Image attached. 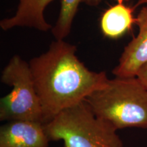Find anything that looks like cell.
<instances>
[{
    "label": "cell",
    "instance_id": "cell-6",
    "mask_svg": "<svg viewBox=\"0 0 147 147\" xmlns=\"http://www.w3.org/2000/svg\"><path fill=\"white\" fill-rule=\"evenodd\" d=\"M50 142L42 123L11 121L0 127V147H49Z\"/></svg>",
    "mask_w": 147,
    "mask_h": 147
},
{
    "label": "cell",
    "instance_id": "cell-9",
    "mask_svg": "<svg viewBox=\"0 0 147 147\" xmlns=\"http://www.w3.org/2000/svg\"><path fill=\"white\" fill-rule=\"evenodd\" d=\"M102 0H61L60 12L55 25L51 31L55 39L64 40L70 33L71 26L79 5L81 3L95 7L100 4Z\"/></svg>",
    "mask_w": 147,
    "mask_h": 147
},
{
    "label": "cell",
    "instance_id": "cell-1",
    "mask_svg": "<svg viewBox=\"0 0 147 147\" xmlns=\"http://www.w3.org/2000/svg\"><path fill=\"white\" fill-rule=\"evenodd\" d=\"M76 52L74 45L56 40L47 52L29 61L45 124L63 110L84 102L108 80L105 71L88 69Z\"/></svg>",
    "mask_w": 147,
    "mask_h": 147
},
{
    "label": "cell",
    "instance_id": "cell-12",
    "mask_svg": "<svg viewBox=\"0 0 147 147\" xmlns=\"http://www.w3.org/2000/svg\"><path fill=\"white\" fill-rule=\"evenodd\" d=\"M115 1H117V3H123L124 1H126V0H115Z\"/></svg>",
    "mask_w": 147,
    "mask_h": 147
},
{
    "label": "cell",
    "instance_id": "cell-5",
    "mask_svg": "<svg viewBox=\"0 0 147 147\" xmlns=\"http://www.w3.org/2000/svg\"><path fill=\"white\" fill-rule=\"evenodd\" d=\"M135 23L138 34L125 47L118 65L113 70L118 78L136 77L141 67L147 63V5L140 11Z\"/></svg>",
    "mask_w": 147,
    "mask_h": 147
},
{
    "label": "cell",
    "instance_id": "cell-10",
    "mask_svg": "<svg viewBox=\"0 0 147 147\" xmlns=\"http://www.w3.org/2000/svg\"><path fill=\"white\" fill-rule=\"evenodd\" d=\"M136 77L147 88V63L141 67L137 74Z\"/></svg>",
    "mask_w": 147,
    "mask_h": 147
},
{
    "label": "cell",
    "instance_id": "cell-7",
    "mask_svg": "<svg viewBox=\"0 0 147 147\" xmlns=\"http://www.w3.org/2000/svg\"><path fill=\"white\" fill-rule=\"evenodd\" d=\"M53 0H18L13 16L1 20L0 27L4 31L14 27H29L46 32L52 29L45 18V10Z\"/></svg>",
    "mask_w": 147,
    "mask_h": 147
},
{
    "label": "cell",
    "instance_id": "cell-8",
    "mask_svg": "<svg viewBox=\"0 0 147 147\" xmlns=\"http://www.w3.org/2000/svg\"><path fill=\"white\" fill-rule=\"evenodd\" d=\"M133 9L119 3L110 7L102 14L100 27L102 34L111 39H118L129 32L135 23Z\"/></svg>",
    "mask_w": 147,
    "mask_h": 147
},
{
    "label": "cell",
    "instance_id": "cell-3",
    "mask_svg": "<svg viewBox=\"0 0 147 147\" xmlns=\"http://www.w3.org/2000/svg\"><path fill=\"white\" fill-rule=\"evenodd\" d=\"M45 128L51 141L64 147H123L117 130L97 118L85 102L59 114Z\"/></svg>",
    "mask_w": 147,
    "mask_h": 147
},
{
    "label": "cell",
    "instance_id": "cell-4",
    "mask_svg": "<svg viewBox=\"0 0 147 147\" xmlns=\"http://www.w3.org/2000/svg\"><path fill=\"white\" fill-rule=\"evenodd\" d=\"M1 81L12 89L0 100V121H32L45 124L29 63L19 55H14L2 70Z\"/></svg>",
    "mask_w": 147,
    "mask_h": 147
},
{
    "label": "cell",
    "instance_id": "cell-2",
    "mask_svg": "<svg viewBox=\"0 0 147 147\" xmlns=\"http://www.w3.org/2000/svg\"><path fill=\"white\" fill-rule=\"evenodd\" d=\"M84 102L97 118L117 130L147 129V88L137 77L108 78Z\"/></svg>",
    "mask_w": 147,
    "mask_h": 147
},
{
    "label": "cell",
    "instance_id": "cell-11",
    "mask_svg": "<svg viewBox=\"0 0 147 147\" xmlns=\"http://www.w3.org/2000/svg\"><path fill=\"white\" fill-rule=\"evenodd\" d=\"M142 4H146L147 5V0H138V1L136 3V6Z\"/></svg>",
    "mask_w": 147,
    "mask_h": 147
}]
</instances>
